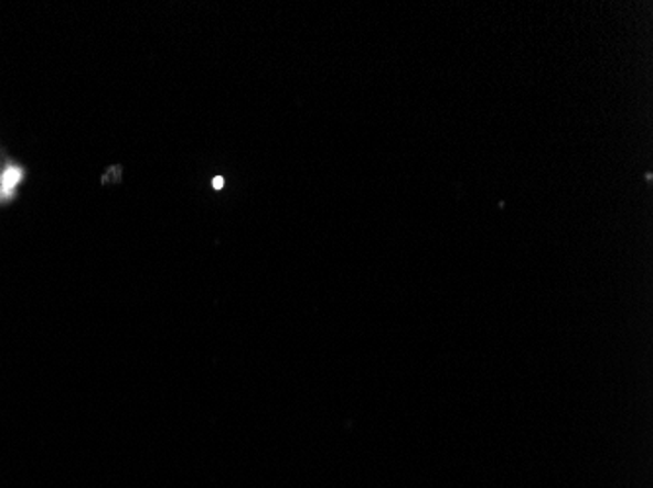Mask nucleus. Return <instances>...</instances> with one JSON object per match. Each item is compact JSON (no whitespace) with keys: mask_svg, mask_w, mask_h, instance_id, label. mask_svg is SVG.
Instances as JSON below:
<instances>
[{"mask_svg":"<svg viewBox=\"0 0 653 488\" xmlns=\"http://www.w3.org/2000/svg\"><path fill=\"white\" fill-rule=\"evenodd\" d=\"M18 182H20V171H17V169H10V171L4 172L2 188H4V192H10V189L17 186Z\"/></svg>","mask_w":653,"mask_h":488,"instance_id":"nucleus-1","label":"nucleus"},{"mask_svg":"<svg viewBox=\"0 0 653 488\" xmlns=\"http://www.w3.org/2000/svg\"><path fill=\"white\" fill-rule=\"evenodd\" d=\"M224 186V178L222 176H217L214 181V188H222Z\"/></svg>","mask_w":653,"mask_h":488,"instance_id":"nucleus-2","label":"nucleus"}]
</instances>
